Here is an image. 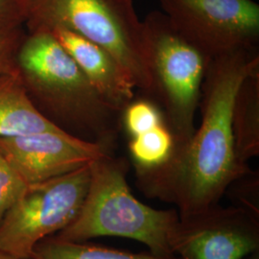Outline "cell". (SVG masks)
<instances>
[{
  "label": "cell",
  "instance_id": "obj_10",
  "mask_svg": "<svg viewBox=\"0 0 259 259\" xmlns=\"http://www.w3.org/2000/svg\"><path fill=\"white\" fill-rule=\"evenodd\" d=\"M49 31L82 70L100 97L121 111L135 98L136 87L119 63L98 45L64 28Z\"/></svg>",
  "mask_w": 259,
  "mask_h": 259
},
{
  "label": "cell",
  "instance_id": "obj_18",
  "mask_svg": "<svg viewBox=\"0 0 259 259\" xmlns=\"http://www.w3.org/2000/svg\"><path fill=\"white\" fill-rule=\"evenodd\" d=\"M24 35L23 28L0 34V75L16 67V56Z\"/></svg>",
  "mask_w": 259,
  "mask_h": 259
},
{
  "label": "cell",
  "instance_id": "obj_5",
  "mask_svg": "<svg viewBox=\"0 0 259 259\" xmlns=\"http://www.w3.org/2000/svg\"><path fill=\"white\" fill-rule=\"evenodd\" d=\"M142 20L152 77L148 97H154L160 107L175 146H180L191 139L196 129L195 115L212 59L183 37L161 11H152Z\"/></svg>",
  "mask_w": 259,
  "mask_h": 259
},
{
  "label": "cell",
  "instance_id": "obj_12",
  "mask_svg": "<svg viewBox=\"0 0 259 259\" xmlns=\"http://www.w3.org/2000/svg\"><path fill=\"white\" fill-rule=\"evenodd\" d=\"M232 127L237 158L248 164L259 155V66L242 80L236 91Z\"/></svg>",
  "mask_w": 259,
  "mask_h": 259
},
{
  "label": "cell",
  "instance_id": "obj_11",
  "mask_svg": "<svg viewBox=\"0 0 259 259\" xmlns=\"http://www.w3.org/2000/svg\"><path fill=\"white\" fill-rule=\"evenodd\" d=\"M56 129L32 102L16 67L0 75V138Z\"/></svg>",
  "mask_w": 259,
  "mask_h": 259
},
{
  "label": "cell",
  "instance_id": "obj_3",
  "mask_svg": "<svg viewBox=\"0 0 259 259\" xmlns=\"http://www.w3.org/2000/svg\"><path fill=\"white\" fill-rule=\"evenodd\" d=\"M130 164L109 153L91 163V182L77 218L55 234L60 240L87 242L114 236L139 241L150 252L173 256L180 224L176 208L156 209L138 200L130 188Z\"/></svg>",
  "mask_w": 259,
  "mask_h": 259
},
{
  "label": "cell",
  "instance_id": "obj_17",
  "mask_svg": "<svg viewBox=\"0 0 259 259\" xmlns=\"http://www.w3.org/2000/svg\"><path fill=\"white\" fill-rule=\"evenodd\" d=\"M29 0H0V34L25 26Z\"/></svg>",
  "mask_w": 259,
  "mask_h": 259
},
{
  "label": "cell",
  "instance_id": "obj_19",
  "mask_svg": "<svg viewBox=\"0 0 259 259\" xmlns=\"http://www.w3.org/2000/svg\"><path fill=\"white\" fill-rule=\"evenodd\" d=\"M0 259H21V258H18V257H15V256H13V255H11V254H8V253H6V252H3V251H1V250H0ZM29 259H34V258H29Z\"/></svg>",
  "mask_w": 259,
  "mask_h": 259
},
{
  "label": "cell",
  "instance_id": "obj_8",
  "mask_svg": "<svg viewBox=\"0 0 259 259\" xmlns=\"http://www.w3.org/2000/svg\"><path fill=\"white\" fill-rule=\"evenodd\" d=\"M259 250V217L217 204L180 219L173 242L179 259H244Z\"/></svg>",
  "mask_w": 259,
  "mask_h": 259
},
{
  "label": "cell",
  "instance_id": "obj_1",
  "mask_svg": "<svg viewBox=\"0 0 259 259\" xmlns=\"http://www.w3.org/2000/svg\"><path fill=\"white\" fill-rule=\"evenodd\" d=\"M259 66L258 48H241L210 61L199 107L202 121L163 164L135 169L137 186L151 199L174 204L180 219L220 204L228 187L250 168L237 158L232 104L242 80Z\"/></svg>",
  "mask_w": 259,
  "mask_h": 259
},
{
  "label": "cell",
  "instance_id": "obj_6",
  "mask_svg": "<svg viewBox=\"0 0 259 259\" xmlns=\"http://www.w3.org/2000/svg\"><path fill=\"white\" fill-rule=\"evenodd\" d=\"M90 182L91 164L29 185L0 223V250L18 258H32L40 241L63 231L77 218Z\"/></svg>",
  "mask_w": 259,
  "mask_h": 259
},
{
  "label": "cell",
  "instance_id": "obj_13",
  "mask_svg": "<svg viewBox=\"0 0 259 259\" xmlns=\"http://www.w3.org/2000/svg\"><path fill=\"white\" fill-rule=\"evenodd\" d=\"M34 259H179L176 255L161 256L152 252L134 253L88 244L60 240L55 235L40 241L34 249Z\"/></svg>",
  "mask_w": 259,
  "mask_h": 259
},
{
  "label": "cell",
  "instance_id": "obj_2",
  "mask_svg": "<svg viewBox=\"0 0 259 259\" xmlns=\"http://www.w3.org/2000/svg\"><path fill=\"white\" fill-rule=\"evenodd\" d=\"M15 65L29 97L47 118L75 137L114 151L120 113L106 104L49 31L25 33Z\"/></svg>",
  "mask_w": 259,
  "mask_h": 259
},
{
  "label": "cell",
  "instance_id": "obj_16",
  "mask_svg": "<svg viewBox=\"0 0 259 259\" xmlns=\"http://www.w3.org/2000/svg\"><path fill=\"white\" fill-rule=\"evenodd\" d=\"M29 185L0 153V223Z\"/></svg>",
  "mask_w": 259,
  "mask_h": 259
},
{
  "label": "cell",
  "instance_id": "obj_15",
  "mask_svg": "<svg viewBox=\"0 0 259 259\" xmlns=\"http://www.w3.org/2000/svg\"><path fill=\"white\" fill-rule=\"evenodd\" d=\"M232 205L259 217V173L251 170L234 180L226 194Z\"/></svg>",
  "mask_w": 259,
  "mask_h": 259
},
{
  "label": "cell",
  "instance_id": "obj_9",
  "mask_svg": "<svg viewBox=\"0 0 259 259\" xmlns=\"http://www.w3.org/2000/svg\"><path fill=\"white\" fill-rule=\"evenodd\" d=\"M0 153L31 185L89 165L113 150L56 129L0 138Z\"/></svg>",
  "mask_w": 259,
  "mask_h": 259
},
{
  "label": "cell",
  "instance_id": "obj_14",
  "mask_svg": "<svg viewBox=\"0 0 259 259\" xmlns=\"http://www.w3.org/2000/svg\"><path fill=\"white\" fill-rule=\"evenodd\" d=\"M175 139L166 122L130 138V156L135 169H151L163 164L173 153Z\"/></svg>",
  "mask_w": 259,
  "mask_h": 259
},
{
  "label": "cell",
  "instance_id": "obj_7",
  "mask_svg": "<svg viewBox=\"0 0 259 259\" xmlns=\"http://www.w3.org/2000/svg\"><path fill=\"white\" fill-rule=\"evenodd\" d=\"M177 31L213 59L241 48H257L259 5L254 0H159Z\"/></svg>",
  "mask_w": 259,
  "mask_h": 259
},
{
  "label": "cell",
  "instance_id": "obj_4",
  "mask_svg": "<svg viewBox=\"0 0 259 259\" xmlns=\"http://www.w3.org/2000/svg\"><path fill=\"white\" fill-rule=\"evenodd\" d=\"M28 31L64 28L107 50L137 90H152L148 41L134 0H29Z\"/></svg>",
  "mask_w": 259,
  "mask_h": 259
},
{
  "label": "cell",
  "instance_id": "obj_20",
  "mask_svg": "<svg viewBox=\"0 0 259 259\" xmlns=\"http://www.w3.org/2000/svg\"><path fill=\"white\" fill-rule=\"evenodd\" d=\"M244 259H259V250L255 251V252H252L250 255H248L246 258Z\"/></svg>",
  "mask_w": 259,
  "mask_h": 259
}]
</instances>
